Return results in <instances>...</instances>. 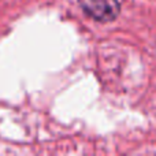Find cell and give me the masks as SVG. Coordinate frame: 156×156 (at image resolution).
I'll return each instance as SVG.
<instances>
[{
	"mask_svg": "<svg viewBox=\"0 0 156 156\" xmlns=\"http://www.w3.org/2000/svg\"><path fill=\"white\" fill-rule=\"evenodd\" d=\"M80 5L89 16L99 22H110L119 14L118 0H80Z\"/></svg>",
	"mask_w": 156,
	"mask_h": 156,
	"instance_id": "obj_1",
	"label": "cell"
}]
</instances>
